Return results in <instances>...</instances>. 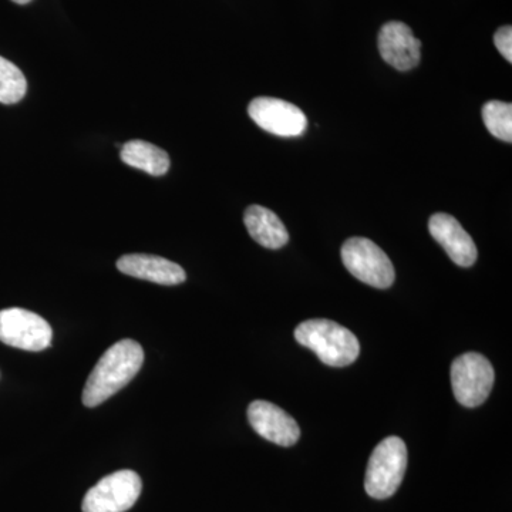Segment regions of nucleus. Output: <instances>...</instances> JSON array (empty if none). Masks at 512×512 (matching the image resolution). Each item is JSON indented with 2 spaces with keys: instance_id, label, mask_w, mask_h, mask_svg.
Here are the masks:
<instances>
[{
  "instance_id": "nucleus-10",
  "label": "nucleus",
  "mask_w": 512,
  "mask_h": 512,
  "mask_svg": "<svg viewBox=\"0 0 512 512\" xmlns=\"http://www.w3.org/2000/svg\"><path fill=\"white\" fill-rule=\"evenodd\" d=\"M421 42L403 22L386 23L379 33V52L384 62L399 72L412 70L420 63Z\"/></svg>"
},
{
  "instance_id": "nucleus-3",
  "label": "nucleus",
  "mask_w": 512,
  "mask_h": 512,
  "mask_svg": "<svg viewBox=\"0 0 512 512\" xmlns=\"http://www.w3.org/2000/svg\"><path fill=\"white\" fill-rule=\"evenodd\" d=\"M407 468V447L399 437H387L377 444L367 464L366 493L386 500L399 490Z\"/></svg>"
},
{
  "instance_id": "nucleus-18",
  "label": "nucleus",
  "mask_w": 512,
  "mask_h": 512,
  "mask_svg": "<svg viewBox=\"0 0 512 512\" xmlns=\"http://www.w3.org/2000/svg\"><path fill=\"white\" fill-rule=\"evenodd\" d=\"M12 2L18 3V5H26V3L32 2V0H12Z\"/></svg>"
},
{
  "instance_id": "nucleus-17",
  "label": "nucleus",
  "mask_w": 512,
  "mask_h": 512,
  "mask_svg": "<svg viewBox=\"0 0 512 512\" xmlns=\"http://www.w3.org/2000/svg\"><path fill=\"white\" fill-rule=\"evenodd\" d=\"M494 45L508 63L512 62V28L504 26L495 32Z\"/></svg>"
},
{
  "instance_id": "nucleus-5",
  "label": "nucleus",
  "mask_w": 512,
  "mask_h": 512,
  "mask_svg": "<svg viewBox=\"0 0 512 512\" xmlns=\"http://www.w3.org/2000/svg\"><path fill=\"white\" fill-rule=\"evenodd\" d=\"M494 369L480 353L461 355L451 365V384L457 402L464 407L481 406L494 386Z\"/></svg>"
},
{
  "instance_id": "nucleus-8",
  "label": "nucleus",
  "mask_w": 512,
  "mask_h": 512,
  "mask_svg": "<svg viewBox=\"0 0 512 512\" xmlns=\"http://www.w3.org/2000/svg\"><path fill=\"white\" fill-rule=\"evenodd\" d=\"M248 114L256 126L279 137L302 136L308 127V119L298 106L274 97L252 100Z\"/></svg>"
},
{
  "instance_id": "nucleus-7",
  "label": "nucleus",
  "mask_w": 512,
  "mask_h": 512,
  "mask_svg": "<svg viewBox=\"0 0 512 512\" xmlns=\"http://www.w3.org/2000/svg\"><path fill=\"white\" fill-rule=\"evenodd\" d=\"M52 328L42 316L26 309L0 311V342L12 348L42 352L52 345Z\"/></svg>"
},
{
  "instance_id": "nucleus-1",
  "label": "nucleus",
  "mask_w": 512,
  "mask_h": 512,
  "mask_svg": "<svg viewBox=\"0 0 512 512\" xmlns=\"http://www.w3.org/2000/svg\"><path fill=\"white\" fill-rule=\"evenodd\" d=\"M144 363V350L136 340L123 339L114 343L94 366L83 390V404L97 407L127 386Z\"/></svg>"
},
{
  "instance_id": "nucleus-9",
  "label": "nucleus",
  "mask_w": 512,
  "mask_h": 512,
  "mask_svg": "<svg viewBox=\"0 0 512 512\" xmlns=\"http://www.w3.org/2000/svg\"><path fill=\"white\" fill-rule=\"evenodd\" d=\"M248 420L259 436L278 446L291 447L301 437V429L295 419L281 407L264 400L249 404Z\"/></svg>"
},
{
  "instance_id": "nucleus-16",
  "label": "nucleus",
  "mask_w": 512,
  "mask_h": 512,
  "mask_svg": "<svg viewBox=\"0 0 512 512\" xmlns=\"http://www.w3.org/2000/svg\"><path fill=\"white\" fill-rule=\"evenodd\" d=\"M485 127L498 140L512 143V104L491 100L483 107Z\"/></svg>"
},
{
  "instance_id": "nucleus-12",
  "label": "nucleus",
  "mask_w": 512,
  "mask_h": 512,
  "mask_svg": "<svg viewBox=\"0 0 512 512\" xmlns=\"http://www.w3.org/2000/svg\"><path fill=\"white\" fill-rule=\"evenodd\" d=\"M121 274L154 282V284L173 286L183 284L187 275L180 265L156 255L131 254L121 256L117 261Z\"/></svg>"
},
{
  "instance_id": "nucleus-15",
  "label": "nucleus",
  "mask_w": 512,
  "mask_h": 512,
  "mask_svg": "<svg viewBox=\"0 0 512 512\" xmlns=\"http://www.w3.org/2000/svg\"><path fill=\"white\" fill-rule=\"evenodd\" d=\"M28 92L25 74L16 64L0 56V103H19Z\"/></svg>"
},
{
  "instance_id": "nucleus-2",
  "label": "nucleus",
  "mask_w": 512,
  "mask_h": 512,
  "mask_svg": "<svg viewBox=\"0 0 512 512\" xmlns=\"http://www.w3.org/2000/svg\"><path fill=\"white\" fill-rule=\"evenodd\" d=\"M295 339L313 350L320 362L332 367L352 365L360 353L356 336L328 319H309L301 323L295 330Z\"/></svg>"
},
{
  "instance_id": "nucleus-6",
  "label": "nucleus",
  "mask_w": 512,
  "mask_h": 512,
  "mask_svg": "<svg viewBox=\"0 0 512 512\" xmlns=\"http://www.w3.org/2000/svg\"><path fill=\"white\" fill-rule=\"evenodd\" d=\"M143 483L137 473L121 470L101 478L84 495L83 512H126L140 498Z\"/></svg>"
},
{
  "instance_id": "nucleus-13",
  "label": "nucleus",
  "mask_w": 512,
  "mask_h": 512,
  "mask_svg": "<svg viewBox=\"0 0 512 512\" xmlns=\"http://www.w3.org/2000/svg\"><path fill=\"white\" fill-rule=\"evenodd\" d=\"M244 222L249 235L262 247L279 249L288 244L289 234L284 222L268 208L251 205L245 211Z\"/></svg>"
},
{
  "instance_id": "nucleus-4",
  "label": "nucleus",
  "mask_w": 512,
  "mask_h": 512,
  "mask_svg": "<svg viewBox=\"0 0 512 512\" xmlns=\"http://www.w3.org/2000/svg\"><path fill=\"white\" fill-rule=\"evenodd\" d=\"M342 261L350 274L373 288H390L396 278L389 256L367 238L348 239L342 247Z\"/></svg>"
},
{
  "instance_id": "nucleus-11",
  "label": "nucleus",
  "mask_w": 512,
  "mask_h": 512,
  "mask_svg": "<svg viewBox=\"0 0 512 512\" xmlns=\"http://www.w3.org/2000/svg\"><path fill=\"white\" fill-rule=\"evenodd\" d=\"M429 231L431 237L439 242L454 264L463 268L476 264V244L456 218L443 212L434 214L429 221Z\"/></svg>"
},
{
  "instance_id": "nucleus-14",
  "label": "nucleus",
  "mask_w": 512,
  "mask_h": 512,
  "mask_svg": "<svg viewBox=\"0 0 512 512\" xmlns=\"http://www.w3.org/2000/svg\"><path fill=\"white\" fill-rule=\"evenodd\" d=\"M121 160L130 167L144 171V173L161 177L167 174L170 168V157L160 147L147 141H128L121 147Z\"/></svg>"
}]
</instances>
